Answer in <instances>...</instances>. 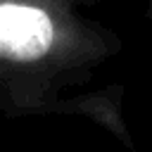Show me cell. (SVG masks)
Instances as JSON below:
<instances>
[{
	"instance_id": "obj_1",
	"label": "cell",
	"mask_w": 152,
	"mask_h": 152,
	"mask_svg": "<svg viewBox=\"0 0 152 152\" xmlns=\"http://www.w3.org/2000/svg\"><path fill=\"white\" fill-rule=\"evenodd\" d=\"M52 45L50 17L28 5L0 2V57L36 59Z\"/></svg>"
}]
</instances>
